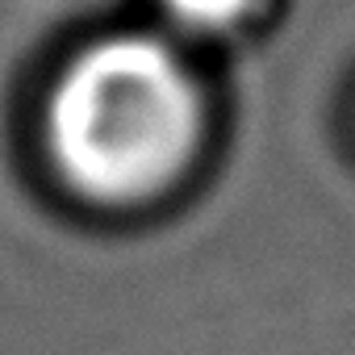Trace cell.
<instances>
[{
	"label": "cell",
	"mask_w": 355,
	"mask_h": 355,
	"mask_svg": "<svg viewBox=\"0 0 355 355\" xmlns=\"http://www.w3.org/2000/svg\"><path fill=\"white\" fill-rule=\"evenodd\" d=\"M209 142L214 105L197 63L175 38L146 30L88 42L38 113L46 184L105 230L175 209L201 180Z\"/></svg>",
	"instance_id": "cell-1"
},
{
	"label": "cell",
	"mask_w": 355,
	"mask_h": 355,
	"mask_svg": "<svg viewBox=\"0 0 355 355\" xmlns=\"http://www.w3.org/2000/svg\"><path fill=\"white\" fill-rule=\"evenodd\" d=\"M263 0H159L163 21L180 38H226L243 30Z\"/></svg>",
	"instance_id": "cell-2"
}]
</instances>
